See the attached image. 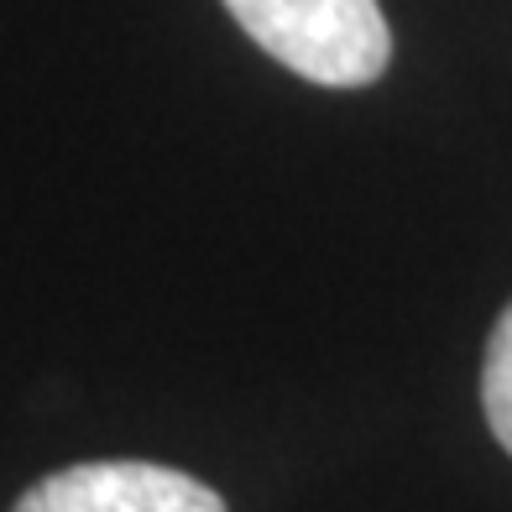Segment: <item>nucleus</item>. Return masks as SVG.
Instances as JSON below:
<instances>
[{
    "label": "nucleus",
    "instance_id": "3",
    "mask_svg": "<svg viewBox=\"0 0 512 512\" xmlns=\"http://www.w3.org/2000/svg\"><path fill=\"white\" fill-rule=\"evenodd\" d=\"M481 408L492 424L497 445L512 455V304L502 309L492 340H486V366H481Z\"/></svg>",
    "mask_w": 512,
    "mask_h": 512
},
{
    "label": "nucleus",
    "instance_id": "2",
    "mask_svg": "<svg viewBox=\"0 0 512 512\" xmlns=\"http://www.w3.org/2000/svg\"><path fill=\"white\" fill-rule=\"evenodd\" d=\"M11 512H225V502L173 465L89 460L37 481Z\"/></svg>",
    "mask_w": 512,
    "mask_h": 512
},
{
    "label": "nucleus",
    "instance_id": "1",
    "mask_svg": "<svg viewBox=\"0 0 512 512\" xmlns=\"http://www.w3.org/2000/svg\"><path fill=\"white\" fill-rule=\"evenodd\" d=\"M225 11L267 58L324 89H361L392 58L377 0H225Z\"/></svg>",
    "mask_w": 512,
    "mask_h": 512
}]
</instances>
